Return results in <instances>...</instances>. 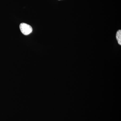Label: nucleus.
<instances>
[{
	"label": "nucleus",
	"mask_w": 121,
	"mask_h": 121,
	"mask_svg": "<svg viewBox=\"0 0 121 121\" xmlns=\"http://www.w3.org/2000/svg\"><path fill=\"white\" fill-rule=\"evenodd\" d=\"M20 28L21 32L23 35H27L32 32V28L29 25L25 23H22L20 24Z\"/></svg>",
	"instance_id": "f257e3e1"
},
{
	"label": "nucleus",
	"mask_w": 121,
	"mask_h": 121,
	"mask_svg": "<svg viewBox=\"0 0 121 121\" xmlns=\"http://www.w3.org/2000/svg\"><path fill=\"white\" fill-rule=\"evenodd\" d=\"M116 38L118 43L119 45H121V30H118L116 34Z\"/></svg>",
	"instance_id": "f03ea898"
}]
</instances>
